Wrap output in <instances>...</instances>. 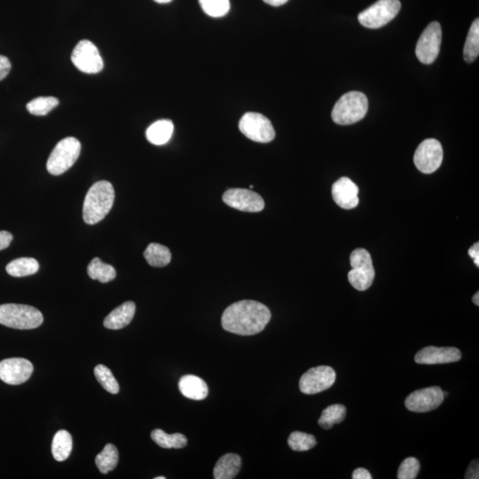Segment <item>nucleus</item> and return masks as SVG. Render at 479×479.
<instances>
[{"instance_id": "obj_1", "label": "nucleus", "mask_w": 479, "mask_h": 479, "mask_svg": "<svg viewBox=\"0 0 479 479\" xmlns=\"http://www.w3.org/2000/svg\"><path fill=\"white\" fill-rule=\"evenodd\" d=\"M271 319V312L265 304L253 300L237 302L225 309L222 327L225 331L240 336L259 334Z\"/></svg>"}, {"instance_id": "obj_2", "label": "nucleus", "mask_w": 479, "mask_h": 479, "mask_svg": "<svg viewBox=\"0 0 479 479\" xmlns=\"http://www.w3.org/2000/svg\"><path fill=\"white\" fill-rule=\"evenodd\" d=\"M114 201V190L106 180L93 184L86 194L83 217L86 224L95 225L109 214Z\"/></svg>"}, {"instance_id": "obj_3", "label": "nucleus", "mask_w": 479, "mask_h": 479, "mask_svg": "<svg viewBox=\"0 0 479 479\" xmlns=\"http://www.w3.org/2000/svg\"><path fill=\"white\" fill-rule=\"evenodd\" d=\"M369 110V100L364 93L350 92L343 95L332 110V120L340 126H349L362 120Z\"/></svg>"}, {"instance_id": "obj_4", "label": "nucleus", "mask_w": 479, "mask_h": 479, "mask_svg": "<svg viewBox=\"0 0 479 479\" xmlns=\"http://www.w3.org/2000/svg\"><path fill=\"white\" fill-rule=\"evenodd\" d=\"M43 315L37 308L26 304L0 305V324L16 329H33L42 325Z\"/></svg>"}, {"instance_id": "obj_5", "label": "nucleus", "mask_w": 479, "mask_h": 479, "mask_svg": "<svg viewBox=\"0 0 479 479\" xmlns=\"http://www.w3.org/2000/svg\"><path fill=\"white\" fill-rule=\"evenodd\" d=\"M81 152V143L76 138L68 137L55 146L48 158L47 168L52 175H64L75 165Z\"/></svg>"}, {"instance_id": "obj_6", "label": "nucleus", "mask_w": 479, "mask_h": 479, "mask_svg": "<svg viewBox=\"0 0 479 479\" xmlns=\"http://www.w3.org/2000/svg\"><path fill=\"white\" fill-rule=\"evenodd\" d=\"M352 270L348 280L354 289L360 291L369 290L374 280V268L369 252L365 249H357L350 254Z\"/></svg>"}, {"instance_id": "obj_7", "label": "nucleus", "mask_w": 479, "mask_h": 479, "mask_svg": "<svg viewBox=\"0 0 479 479\" xmlns=\"http://www.w3.org/2000/svg\"><path fill=\"white\" fill-rule=\"evenodd\" d=\"M401 8L399 0H378L370 8L360 13L357 19L369 29H379L397 16Z\"/></svg>"}, {"instance_id": "obj_8", "label": "nucleus", "mask_w": 479, "mask_h": 479, "mask_svg": "<svg viewBox=\"0 0 479 479\" xmlns=\"http://www.w3.org/2000/svg\"><path fill=\"white\" fill-rule=\"evenodd\" d=\"M239 129L249 140L260 143H268L276 137V131L271 121L259 113L244 114L240 120Z\"/></svg>"}, {"instance_id": "obj_9", "label": "nucleus", "mask_w": 479, "mask_h": 479, "mask_svg": "<svg viewBox=\"0 0 479 479\" xmlns=\"http://www.w3.org/2000/svg\"><path fill=\"white\" fill-rule=\"evenodd\" d=\"M442 41V30L440 24L437 22L430 23L416 45L415 54L418 60L425 64L435 61L439 54Z\"/></svg>"}, {"instance_id": "obj_10", "label": "nucleus", "mask_w": 479, "mask_h": 479, "mask_svg": "<svg viewBox=\"0 0 479 479\" xmlns=\"http://www.w3.org/2000/svg\"><path fill=\"white\" fill-rule=\"evenodd\" d=\"M442 146L435 138L423 141L415 153L414 162L416 168L425 175L435 172L442 165Z\"/></svg>"}, {"instance_id": "obj_11", "label": "nucleus", "mask_w": 479, "mask_h": 479, "mask_svg": "<svg viewBox=\"0 0 479 479\" xmlns=\"http://www.w3.org/2000/svg\"><path fill=\"white\" fill-rule=\"evenodd\" d=\"M71 61L80 71L97 74L102 71L103 60L98 48L91 41L81 40L72 52Z\"/></svg>"}, {"instance_id": "obj_12", "label": "nucleus", "mask_w": 479, "mask_h": 479, "mask_svg": "<svg viewBox=\"0 0 479 479\" xmlns=\"http://www.w3.org/2000/svg\"><path fill=\"white\" fill-rule=\"evenodd\" d=\"M335 382L336 372L331 367L319 366L312 367L302 376L300 388L303 394L312 395L328 390Z\"/></svg>"}, {"instance_id": "obj_13", "label": "nucleus", "mask_w": 479, "mask_h": 479, "mask_svg": "<svg viewBox=\"0 0 479 479\" xmlns=\"http://www.w3.org/2000/svg\"><path fill=\"white\" fill-rule=\"evenodd\" d=\"M444 398L445 396L439 387L425 388L408 395L406 398L405 406L409 411L426 413L435 410L443 403Z\"/></svg>"}, {"instance_id": "obj_14", "label": "nucleus", "mask_w": 479, "mask_h": 479, "mask_svg": "<svg viewBox=\"0 0 479 479\" xmlns=\"http://www.w3.org/2000/svg\"><path fill=\"white\" fill-rule=\"evenodd\" d=\"M223 201L227 206L245 213H259L265 208L263 198L249 189H228L223 194Z\"/></svg>"}, {"instance_id": "obj_15", "label": "nucleus", "mask_w": 479, "mask_h": 479, "mask_svg": "<svg viewBox=\"0 0 479 479\" xmlns=\"http://www.w3.org/2000/svg\"><path fill=\"white\" fill-rule=\"evenodd\" d=\"M32 363L23 357H11L0 362V379L11 385L25 383L32 374Z\"/></svg>"}, {"instance_id": "obj_16", "label": "nucleus", "mask_w": 479, "mask_h": 479, "mask_svg": "<svg viewBox=\"0 0 479 479\" xmlns=\"http://www.w3.org/2000/svg\"><path fill=\"white\" fill-rule=\"evenodd\" d=\"M461 359V353L456 347L428 346L420 350L415 357L416 363L425 365L457 362Z\"/></svg>"}, {"instance_id": "obj_17", "label": "nucleus", "mask_w": 479, "mask_h": 479, "mask_svg": "<svg viewBox=\"0 0 479 479\" xmlns=\"http://www.w3.org/2000/svg\"><path fill=\"white\" fill-rule=\"evenodd\" d=\"M359 187L352 179L343 177L333 184L332 196L335 203L345 210H352L360 203Z\"/></svg>"}, {"instance_id": "obj_18", "label": "nucleus", "mask_w": 479, "mask_h": 479, "mask_svg": "<svg viewBox=\"0 0 479 479\" xmlns=\"http://www.w3.org/2000/svg\"><path fill=\"white\" fill-rule=\"evenodd\" d=\"M136 307L134 302L128 301L117 307L104 319V327L110 329H121L131 324Z\"/></svg>"}, {"instance_id": "obj_19", "label": "nucleus", "mask_w": 479, "mask_h": 479, "mask_svg": "<svg viewBox=\"0 0 479 479\" xmlns=\"http://www.w3.org/2000/svg\"><path fill=\"white\" fill-rule=\"evenodd\" d=\"M179 388L182 395L194 401H203L209 394L206 382L193 374H187L180 379Z\"/></svg>"}, {"instance_id": "obj_20", "label": "nucleus", "mask_w": 479, "mask_h": 479, "mask_svg": "<svg viewBox=\"0 0 479 479\" xmlns=\"http://www.w3.org/2000/svg\"><path fill=\"white\" fill-rule=\"evenodd\" d=\"M241 457L235 454H227L218 461L213 475L216 479H232L241 470Z\"/></svg>"}, {"instance_id": "obj_21", "label": "nucleus", "mask_w": 479, "mask_h": 479, "mask_svg": "<svg viewBox=\"0 0 479 479\" xmlns=\"http://www.w3.org/2000/svg\"><path fill=\"white\" fill-rule=\"evenodd\" d=\"M173 131H175V124L171 120H159L148 128L147 131H146V136L150 143L162 146L171 140Z\"/></svg>"}, {"instance_id": "obj_22", "label": "nucleus", "mask_w": 479, "mask_h": 479, "mask_svg": "<svg viewBox=\"0 0 479 479\" xmlns=\"http://www.w3.org/2000/svg\"><path fill=\"white\" fill-rule=\"evenodd\" d=\"M72 437L67 430H61L55 434L52 443V453L57 461L67 460L72 451Z\"/></svg>"}, {"instance_id": "obj_23", "label": "nucleus", "mask_w": 479, "mask_h": 479, "mask_svg": "<svg viewBox=\"0 0 479 479\" xmlns=\"http://www.w3.org/2000/svg\"><path fill=\"white\" fill-rule=\"evenodd\" d=\"M153 442L158 444L162 449H183L187 445V439L182 433H175L172 435L165 433L164 430L156 429L151 432Z\"/></svg>"}, {"instance_id": "obj_24", "label": "nucleus", "mask_w": 479, "mask_h": 479, "mask_svg": "<svg viewBox=\"0 0 479 479\" xmlns=\"http://www.w3.org/2000/svg\"><path fill=\"white\" fill-rule=\"evenodd\" d=\"M144 258L151 266L164 267L171 262L172 254L170 249L165 246L151 244L146 249Z\"/></svg>"}, {"instance_id": "obj_25", "label": "nucleus", "mask_w": 479, "mask_h": 479, "mask_svg": "<svg viewBox=\"0 0 479 479\" xmlns=\"http://www.w3.org/2000/svg\"><path fill=\"white\" fill-rule=\"evenodd\" d=\"M6 269L13 277H25L37 273L40 264L34 259L20 258L10 262Z\"/></svg>"}, {"instance_id": "obj_26", "label": "nucleus", "mask_w": 479, "mask_h": 479, "mask_svg": "<svg viewBox=\"0 0 479 479\" xmlns=\"http://www.w3.org/2000/svg\"><path fill=\"white\" fill-rule=\"evenodd\" d=\"M88 273L91 279L98 280L102 283H110L117 276L114 267L103 263L99 258L93 259L89 264Z\"/></svg>"}, {"instance_id": "obj_27", "label": "nucleus", "mask_w": 479, "mask_h": 479, "mask_svg": "<svg viewBox=\"0 0 479 479\" xmlns=\"http://www.w3.org/2000/svg\"><path fill=\"white\" fill-rule=\"evenodd\" d=\"M118 451L112 444H107L95 458V464L100 473L107 474L116 468L118 463Z\"/></svg>"}, {"instance_id": "obj_28", "label": "nucleus", "mask_w": 479, "mask_h": 479, "mask_svg": "<svg viewBox=\"0 0 479 479\" xmlns=\"http://www.w3.org/2000/svg\"><path fill=\"white\" fill-rule=\"evenodd\" d=\"M479 54V20L475 19L472 23L465 42L463 57L465 61L471 64L475 61Z\"/></svg>"}, {"instance_id": "obj_29", "label": "nucleus", "mask_w": 479, "mask_h": 479, "mask_svg": "<svg viewBox=\"0 0 479 479\" xmlns=\"http://www.w3.org/2000/svg\"><path fill=\"white\" fill-rule=\"evenodd\" d=\"M346 416L345 406L336 404L329 406L322 412L319 419V425L324 429H331L335 425L342 422Z\"/></svg>"}, {"instance_id": "obj_30", "label": "nucleus", "mask_w": 479, "mask_h": 479, "mask_svg": "<svg viewBox=\"0 0 479 479\" xmlns=\"http://www.w3.org/2000/svg\"><path fill=\"white\" fill-rule=\"evenodd\" d=\"M59 105L55 97H38L27 104V110L34 116H46Z\"/></svg>"}, {"instance_id": "obj_31", "label": "nucleus", "mask_w": 479, "mask_h": 479, "mask_svg": "<svg viewBox=\"0 0 479 479\" xmlns=\"http://www.w3.org/2000/svg\"><path fill=\"white\" fill-rule=\"evenodd\" d=\"M288 444L291 449L297 452H304V451L314 449L317 442H316L315 437L310 434L294 432L290 434Z\"/></svg>"}, {"instance_id": "obj_32", "label": "nucleus", "mask_w": 479, "mask_h": 479, "mask_svg": "<svg viewBox=\"0 0 479 479\" xmlns=\"http://www.w3.org/2000/svg\"><path fill=\"white\" fill-rule=\"evenodd\" d=\"M199 3L203 11L214 18L227 16L230 10L229 0H199Z\"/></svg>"}, {"instance_id": "obj_33", "label": "nucleus", "mask_w": 479, "mask_h": 479, "mask_svg": "<svg viewBox=\"0 0 479 479\" xmlns=\"http://www.w3.org/2000/svg\"><path fill=\"white\" fill-rule=\"evenodd\" d=\"M95 374L100 385L110 394H117L119 392V384L109 367L100 364L95 367Z\"/></svg>"}, {"instance_id": "obj_34", "label": "nucleus", "mask_w": 479, "mask_h": 479, "mask_svg": "<svg viewBox=\"0 0 479 479\" xmlns=\"http://www.w3.org/2000/svg\"><path fill=\"white\" fill-rule=\"evenodd\" d=\"M420 471L419 461L414 457H408L402 461L398 471V479H415Z\"/></svg>"}, {"instance_id": "obj_35", "label": "nucleus", "mask_w": 479, "mask_h": 479, "mask_svg": "<svg viewBox=\"0 0 479 479\" xmlns=\"http://www.w3.org/2000/svg\"><path fill=\"white\" fill-rule=\"evenodd\" d=\"M11 71V62L6 57L0 55V81L4 79Z\"/></svg>"}, {"instance_id": "obj_36", "label": "nucleus", "mask_w": 479, "mask_h": 479, "mask_svg": "<svg viewBox=\"0 0 479 479\" xmlns=\"http://www.w3.org/2000/svg\"><path fill=\"white\" fill-rule=\"evenodd\" d=\"M479 467H478V461L475 460L472 461L468 466L466 475H465V478L466 479H478L479 478Z\"/></svg>"}, {"instance_id": "obj_37", "label": "nucleus", "mask_w": 479, "mask_h": 479, "mask_svg": "<svg viewBox=\"0 0 479 479\" xmlns=\"http://www.w3.org/2000/svg\"><path fill=\"white\" fill-rule=\"evenodd\" d=\"M12 240L13 235L9 232L0 231V251L8 248Z\"/></svg>"}, {"instance_id": "obj_38", "label": "nucleus", "mask_w": 479, "mask_h": 479, "mask_svg": "<svg viewBox=\"0 0 479 479\" xmlns=\"http://www.w3.org/2000/svg\"><path fill=\"white\" fill-rule=\"evenodd\" d=\"M353 479H371L372 475L369 473V471H367L366 468H359L357 470L353 471Z\"/></svg>"}, {"instance_id": "obj_39", "label": "nucleus", "mask_w": 479, "mask_h": 479, "mask_svg": "<svg viewBox=\"0 0 479 479\" xmlns=\"http://www.w3.org/2000/svg\"><path fill=\"white\" fill-rule=\"evenodd\" d=\"M468 255L474 260L475 265L479 266V244H475L468 249Z\"/></svg>"}, {"instance_id": "obj_40", "label": "nucleus", "mask_w": 479, "mask_h": 479, "mask_svg": "<svg viewBox=\"0 0 479 479\" xmlns=\"http://www.w3.org/2000/svg\"><path fill=\"white\" fill-rule=\"evenodd\" d=\"M263 1L270 6H280L286 4V3L289 1V0H263Z\"/></svg>"}, {"instance_id": "obj_41", "label": "nucleus", "mask_w": 479, "mask_h": 479, "mask_svg": "<svg viewBox=\"0 0 479 479\" xmlns=\"http://www.w3.org/2000/svg\"><path fill=\"white\" fill-rule=\"evenodd\" d=\"M472 301H473V303L475 305H478H478H479V293L478 292H477L474 295L473 298H472Z\"/></svg>"}, {"instance_id": "obj_42", "label": "nucleus", "mask_w": 479, "mask_h": 479, "mask_svg": "<svg viewBox=\"0 0 479 479\" xmlns=\"http://www.w3.org/2000/svg\"><path fill=\"white\" fill-rule=\"evenodd\" d=\"M156 3L159 4H167V3L172 2V0H154Z\"/></svg>"}, {"instance_id": "obj_43", "label": "nucleus", "mask_w": 479, "mask_h": 479, "mask_svg": "<svg viewBox=\"0 0 479 479\" xmlns=\"http://www.w3.org/2000/svg\"><path fill=\"white\" fill-rule=\"evenodd\" d=\"M155 479H165V477H158V478H155Z\"/></svg>"}]
</instances>
